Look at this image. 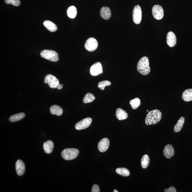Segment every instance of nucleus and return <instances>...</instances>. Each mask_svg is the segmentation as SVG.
I'll return each instance as SVG.
<instances>
[{"label":"nucleus","mask_w":192,"mask_h":192,"mask_svg":"<svg viewBox=\"0 0 192 192\" xmlns=\"http://www.w3.org/2000/svg\"><path fill=\"white\" fill-rule=\"evenodd\" d=\"M185 122V118L184 117H181L178 120L177 124L174 127V130L175 133H178L180 132L183 127V125Z\"/></svg>","instance_id":"obj_21"},{"label":"nucleus","mask_w":192,"mask_h":192,"mask_svg":"<svg viewBox=\"0 0 192 192\" xmlns=\"http://www.w3.org/2000/svg\"><path fill=\"white\" fill-rule=\"evenodd\" d=\"M92 192H100V190L99 187L97 185L95 184L92 187Z\"/></svg>","instance_id":"obj_30"},{"label":"nucleus","mask_w":192,"mask_h":192,"mask_svg":"<svg viewBox=\"0 0 192 192\" xmlns=\"http://www.w3.org/2000/svg\"><path fill=\"white\" fill-rule=\"evenodd\" d=\"M116 117L119 120L125 119L128 117V115L125 111L121 108H117L116 112Z\"/></svg>","instance_id":"obj_16"},{"label":"nucleus","mask_w":192,"mask_h":192,"mask_svg":"<svg viewBox=\"0 0 192 192\" xmlns=\"http://www.w3.org/2000/svg\"><path fill=\"white\" fill-rule=\"evenodd\" d=\"M25 117V114L23 113H18L13 115L9 118V120L11 122H15L21 120Z\"/></svg>","instance_id":"obj_23"},{"label":"nucleus","mask_w":192,"mask_h":192,"mask_svg":"<svg viewBox=\"0 0 192 192\" xmlns=\"http://www.w3.org/2000/svg\"><path fill=\"white\" fill-rule=\"evenodd\" d=\"M142 17V12L140 6L137 5L134 8L133 12V19L134 22L136 24H139L140 23Z\"/></svg>","instance_id":"obj_6"},{"label":"nucleus","mask_w":192,"mask_h":192,"mask_svg":"<svg viewBox=\"0 0 192 192\" xmlns=\"http://www.w3.org/2000/svg\"><path fill=\"white\" fill-rule=\"evenodd\" d=\"M137 70L143 75H147L150 73L151 68L149 66V59L147 57H144L138 61Z\"/></svg>","instance_id":"obj_2"},{"label":"nucleus","mask_w":192,"mask_h":192,"mask_svg":"<svg viewBox=\"0 0 192 192\" xmlns=\"http://www.w3.org/2000/svg\"><path fill=\"white\" fill-rule=\"evenodd\" d=\"M114 192H118V191H117V190H114V191H113Z\"/></svg>","instance_id":"obj_33"},{"label":"nucleus","mask_w":192,"mask_h":192,"mask_svg":"<svg viewBox=\"0 0 192 192\" xmlns=\"http://www.w3.org/2000/svg\"><path fill=\"white\" fill-rule=\"evenodd\" d=\"M44 26L51 32H54L57 30V27L54 23L49 20H46L43 23Z\"/></svg>","instance_id":"obj_18"},{"label":"nucleus","mask_w":192,"mask_h":192,"mask_svg":"<svg viewBox=\"0 0 192 192\" xmlns=\"http://www.w3.org/2000/svg\"><path fill=\"white\" fill-rule=\"evenodd\" d=\"M152 15L156 19L160 20L163 18L164 10L162 7L158 5H155L153 7Z\"/></svg>","instance_id":"obj_8"},{"label":"nucleus","mask_w":192,"mask_h":192,"mask_svg":"<svg viewBox=\"0 0 192 192\" xmlns=\"http://www.w3.org/2000/svg\"><path fill=\"white\" fill-rule=\"evenodd\" d=\"M148 111H149L148 110H147V112H148Z\"/></svg>","instance_id":"obj_34"},{"label":"nucleus","mask_w":192,"mask_h":192,"mask_svg":"<svg viewBox=\"0 0 192 192\" xmlns=\"http://www.w3.org/2000/svg\"><path fill=\"white\" fill-rule=\"evenodd\" d=\"M63 84H58L57 85V87H56L59 90L61 89L63 87Z\"/></svg>","instance_id":"obj_32"},{"label":"nucleus","mask_w":192,"mask_h":192,"mask_svg":"<svg viewBox=\"0 0 192 192\" xmlns=\"http://www.w3.org/2000/svg\"><path fill=\"white\" fill-rule=\"evenodd\" d=\"M101 17L105 20L109 19L111 17V9L108 7H104L102 8L100 11Z\"/></svg>","instance_id":"obj_15"},{"label":"nucleus","mask_w":192,"mask_h":192,"mask_svg":"<svg viewBox=\"0 0 192 192\" xmlns=\"http://www.w3.org/2000/svg\"><path fill=\"white\" fill-rule=\"evenodd\" d=\"M85 47L88 51H95L98 47V42L97 40L94 38H89L85 43Z\"/></svg>","instance_id":"obj_5"},{"label":"nucleus","mask_w":192,"mask_h":192,"mask_svg":"<svg viewBox=\"0 0 192 192\" xmlns=\"http://www.w3.org/2000/svg\"><path fill=\"white\" fill-rule=\"evenodd\" d=\"M95 99V97L93 94L90 93H88L85 95L83 99V102L84 103H91Z\"/></svg>","instance_id":"obj_27"},{"label":"nucleus","mask_w":192,"mask_h":192,"mask_svg":"<svg viewBox=\"0 0 192 192\" xmlns=\"http://www.w3.org/2000/svg\"><path fill=\"white\" fill-rule=\"evenodd\" d=\"M16 171L19 176L23 175L25 171V166L24 163L21 160H18L16 163Z\"/></svg>","instance_id":"obj_14"},{"label":"nucleus","mask_w":192,"mask_h":192,"mask_svg":"<svg viewBox=\"0 0 192 192\" xmlns=\"http://www.w3.org/2000/svg\"><path fill=\"white\" fill-rule=\"evenodd\" d=\"M162 114L159 110L155 109L149 112L145 119V124L154 125L158 123L161 119Z\"/></svg>","instance_id":"obj_1"},{"label":"nucleus","mask_w":192,"mask_h":192,"mask_svg":"<svg viewBox=\"0 0 192 192\" xmlns=\"http://www.w3.org/2000/svg\"><path fill=\"white\" fill-rule=\"evenodd\" d=\"M116 171L118 174L124 177H128L130 174V172L129 170L126 168H117L116 169Z\"/></svg>","instance_id":"obj_26"},{"label":"nucleus","mask_w":192,"mask_h":192,"mask_svg":"<svg viewBox=\"0 0 192 192\" xmlns=\"http://www.w3.org/2000/svg\"><path fill=\"white\" fill-rule=\"evenodd\" d=\"M163 154L166 158L170 159L174 155V149L171 144L166 145L163 151Z\"/></svg>","instance_id":"obj_13"},{"label":"nucleus","mask_w":192,"mask_h":192,"mask_svg":"<svg viewBox=\"0 0 192 192\" xmlns=\"http://www.w3.org/2000/svg\"><path fill=\"white\" fill-rule=\"evenodd\" d=\"M92 119L87 117L78 122L75 125V128L78 130L84 129L88 127L92 123Z\"/></svg>","instance_id":"obj_9"},{"label":"nucleus","mask_w":192,"mask_h":192,"mask_svg":"<svg viewBox=\"0 0 192 192\" xmlns=\"http://www.w3.org/2000/svg\"><path fill=\"white\" fill-rule=\"evenodd\" d=\"M44 83L48 84L50 88H56L57 85L59 84V80L55 77L51 75H48L45 77Z\"/></svg>","instance_id":"obj_7"},{"label":"nucleus","mask_w":192,"mask_h":192,"mask_svg":"<svg viewBox=\"0 0 192 192\" xmlns=\"http://www.w3.org/2000/svg\"><path fill=\"white\" fill-rule=\"evenodd\" d=\"M54 147V144L52 141L48 140L44 142L43 145V148L45 153L50 154L52 151Z\"/></svg>","instance_id":"obj_17"},{"label":"nucleus","mask_w":192,"mask_h":192,"mask_svg":"<svg viewBox=\"0 0 192 192\" xmlns=\"http://www.w3.org/2000/svg\"><path fill=\"white\" fill-rule=\"evenodd\" d=\"M130 104L131 105L133 109H136L140 106L141 101L139 98L136 97V98L130 100Z\"/></svg>","instance_id":"obj_25"},{"label":"nucleus","mask_w":192,"mask_h":192,"mask_svg":"<svg viewBox=\"0 0 192 192\" xmlns=\"http://www.w3.org/2000/svg\"><path fill=\"white\" fill-rule=\"evenodd\" d=\"M110 145V141L108 138H104L98 144V148L100 152H104L108 150Z\"/></svg>","instance_id":"obj_12"},{"label":"nucleus","mask_w":192,"mask_h":192,"mask_svg":"<svg viewBox=\"0 0 192 192\" xmlns=\"http://www.w3.org/2000/svg\"><path fill=\"white\" fill-rule=\"evenodd\" d=\"M40 55L42 57L52 62H56L59 60V55L53 50H44L41 52Z\"/></svg>","instance_id":"obj_4"},{"label":"nucleus","mask_w":192,"mask_h":192,"mask_svg":"<svg viewBox=\"0 0 192 192\" xmlns=\"http://www.w3.org/2000/svg\"><path fill=\"white\" fill-rule=\"evenodd\" d=\"M111 84V82L108 81H100L98 83V87L99 88L104 90L106 86H110Z\"/></svg>","instance_id":"obj_28"},{"label":"nucleus","mask_w":192,"mask_h":192,"mask_svg":"<svg viewBox=\"0 0 192 192\" xmlns=\"http://www.w3.org/2000/svg\"><path fill=\"white\" fill-rule=\"evenodd\" d=\"M164 192H176V189L173 186H171L169 188L166 189L164 190Z\"/></svg>","instance_id":"obj_31"},{"label":"nucleus","mask_w":192,"mask_h":192,"mask_svg":"<svg viewBox=\"0 0 192 192\" xmlns=\"http://www.w3.org/2000/svg\"><path fill=\"white\" fill-rule=\"evenodd\" d=\"M5 2L8 4H12L17 7L20 4V0H5Z\"/></svg>","instance_id":"obj_29"},{"label":"nucleus","mask_w":192,"mask_h":192,"mask_svg":"<svg viewBox=\"0 0 192 192\" xmlns=\"http://www.w3.org/2000/svg\"><path fill=\"white\" fill-rule=\"evenodd\" d=\"M103 73V67L99 62L95 63L90 68V73L92 76H97Z\"/></svg>","instance_id":"obj_10"},{"label":"nucleus","mask_w":192,"mask_h":192,"mask_svg":"<svg viewBox=\"0 0 192 192\" xmlns=\"http://www.w3.org/2000/svg\"><path fill=\"white\" fill-rule=\"evenodd\" d=\"M167 44L171 48L173 47L177 44V38L175 34L172 31L168 32L166 37Z\"/></svg>","instance_id":"obj_11"},{"label":"nucleus","mask_w":192,"mask_h":192,"mask_svg":"<svg viewBox=\"0 0 192 192\" xmlns=\"http://www.w3.org/2000/svg\"><path fill=\"white\" fill-rule=\"evenodd\" d=\"M77 9L75 6H72L69 7L67 10L68 16L71 19H74L76 17L77 15Z\"/></svg>","instance_id":"obj_22"},{"label":"nucleus","mask_w":192,"mask_h":192,"mask_svg":"<svg viewBox=\"0 0 192 192\" xmlns=\"http://www.w3.org/2000/svg\"><path fill=\"white\" fill-rule=\"evenodd\" d=\"M50 111L52 114L56 115L58 116L61 115L63 112L62 108L57 105L52 106L50 108Z\"/></svg>","instance_id":"obj_20"},{"label":"nucleus","mask_w":192,"mask_h":192,"mask_svg":"<svg viewBox=\"0 0 192 192\" xmlns=\"http://www.w3.org/2000/svg\"><path fill=\"white\" fill-rule=\"evenodd\" d=\"M149 162H150V159L148 155H146L143 156L141 160V164L142 168L144 169L147 168L148 166Z\"/></svg>","instance_id":"obj_24"},{"label":"nucleus","mask_w":192,"mask_h":192,"mask_svg":"<svg viewBox=\"0 0 192 192\" xmlns=\"http://www.w3.org/2000/svg\"><path fill=\"white\" fill-rule=\"evenodd\" d=\"M182 98L184 101L188 102L192 100V89L186 90L182 95Z\"/></svg>","instance_id":"obj_19"},{"label":"nucleus","mask_w":192,"mask_h":192,"mask_svg":"<svg viewBox=\"0 0 192 192\" xmlns=\"http://www.w3.org/2000/svg\"><path fill=\"white\" fill-rule=\"evenodd\" d=\"M79 154V151L75 148H67L64 149L61 155L64 160H72L76 158Z\"/></svg>","instance_id":"obj_3"}]
</instances>
